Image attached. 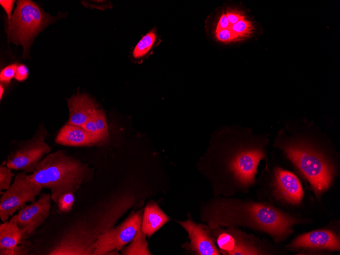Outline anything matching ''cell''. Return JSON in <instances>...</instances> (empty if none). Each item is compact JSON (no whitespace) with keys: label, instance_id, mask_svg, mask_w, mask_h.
<instances>
[{"label":"cell","instance_id":"1","mask_svg":"<svg viewBox=\"0 0 340 255\" xmlns=\"http://www.w3.org/2000/svg\"><path fill=\"white\" fill-rule=\"evenodd\" d=\"M232 134L226 128L214 130L196 168L210 183L214 196L247 193L256 183L258 166L265 157L257 139Z\"/></svg>","mask_w":340,"mask_h":255},{"label":"cell","instance_id":"2","mask_svg":"<svg viewBox=\"0 0 340 255\" xmlns=\"http://www.w3.org/2000/svg\"><path fill=\"white\" fill-rule=\"evenodd\" d=\"M199 212L201 221L210 229L247 228L269 234L276 242L285 240L300 222L267 203L221 196L202 202Z\"/></svg>","mask_w":340,"mask_h":255},{"label":"cell","instance_id":"3","mask_svg":"<svg viewBox=\"0 0 340 255\" xmlns=\"http://www.w3.org/2000/svg\"><path fill=\"white\" fill-rule=\"evenodd\" d=\"M90 173L87 164L65 150H59L47 154L33 173L26 175V178L35 185L49 189L52 201L57 204L63 195L74 194Z\"/></svg>","mask_w":340,"mask_h":255},{"label":"cell","instance_id":"4","mask_svg":"<svg viewBox=\"0 0 340 255\" xmlns=\"http://www.w3.org/2000/svg\"><path fill=\"white\" fill-rule=\"evenodd\" d=\"M53 19L34 2L18 1L11 18L7 22L6 31L8 40L16 45H21L23 56L26 58L35 37L51 23Z\"/></svg>","mask_w":340,"mask_h":255},{"label":"cell","instance_id":"5","mask_svg":"<svg viewBox=\"0 0 340 255\" xmlns=\"http://www.w3.org/2000/svg\"><path fill=\"white\" fill-rule=\"evenodd\" d=\"M288 157L310 183L316 195H319L330 186L332 169L320 153L302 144L289 145L284 148Z\"/></svg>","mask_w":340,"mask_h":255},{"label":"cell","instance_id":"6","mask_svg":"<svg viewBox=\"0 0 340 255\" xmlns=\"http://www.w3.org/2000/svg\"><path fill=\"white\" fill-rule=\"evenodd\" d=\"M205 228L223 255L267 254L264 242L253 234H248L235 227L210 229Z\"/></svg>","mask_w":340,"mask_h":255},{"label":"cell","instance_id":"7","mask_svg":"<svg viewBox=\"0 0 340 255\" xmlns=\"http://www.w3.org/2000/svg\"><path fill=\"white\" fill-rule=\"evenodd\" d=\"M26 173H17L10 187L1 192L0 197V219L5 222L10 219L16 211L33 203L39 196L42 188L33 184L26 178Z\"/></svg>","mask_w":340,"mask_h":255},{"label":"cell","instance_id":"8","mask_svg":"<svg viewBox=\"0 0 340 255\" xmlns=\"http://www.w3.org/2000/svg\"><path fill=\"white\" fill-rule=\"evenodd\" d=\"M46 132H37L8 156L4 164L12 169L32 173L40 161L50 153V147L45 142Z\"/></svg>","mask_w":340,"mask_h":255},{"label":"cell","instance_id":"9","mask_svg":"<svg viewBox=\"0 0 340 255\" xmlns=\"http://www.w3.org/2000/svg\"><path fill=\"white\" fill-rule=\"evenodd\" d=\"M141 213L139 211L131 215L119 225L99 236L94 245L93 255L111 253L131 242L141 228Z\"/></svg>","mask_w":340,"mask_h":255},{"label":"cell","instance_id":"10","mask_svg":"<svg viewBox=\"0 0 340 255\" xmlns=\"http://www.w3.org/2000/svg\"><path fill=\"white\" fill-rule=\"evenodd\" d=\"M50 193H42L37 200L19 210L10 219L15 221L25 231L27 239L48 218L51 209Z\"/></svg>","mask_w":340,"mask_h":255},{"label":"cell","instance_id":"11","mask_svg":"<svg viewBox=\"0 0 340 255\" xmlns=\"http://www.w3.org/2000/svg\"><path fill=\"white\" fill-rule=\"evenodd\" d=\"M177 222L186 231L189 242L182 246L195 255H220L214 241L207 232L204 223L195 222L189 215L188 219Z\"/></svg>","mask_w":340,"mask_h":255},{"label":"cell","instance_id":"12","mask_svg":"<svg viewBox=\"0 0 340 255\" xmlns=\"http://www.w3.org/2000/svg\"><path fill=\"white\" fill-rule=\"evenodd\" d=\"M290 246L295 249L339 250V240L331 231L319 230L300 235Z\"/></svg>","mask_w":340,"mask_h":255},{"label":"cell","instance_id":"13","mask_svg":"<svg viewBox=\"0 0 340 255\" xmlns=\"http://www.w3.org/2000/svg\"><path fill=\"white\" fill-rule=\"evenodd\" d=\"M274 176L277 194L289 203L299 204L303 199L304 192L297 177L293 173L279 167L275 169Z\"/></svg>","mask_w":340,"mask_h":255},{"label":"cell","instance_id":"14","mask_svg":"<svg viewBox=\"0 0 340 255\" xmlns=\"http://www.w3.org/2000/svg\"><path fill=\"white\" fill-rule=\"evenodd\" d=\"M69 111L68 124L82 126L98 109L96 100L85 93L79 92L67 99Z\"/></svg>","mask_w":340,"mask_h":255},{"label":"cell","instance_id":"15","mask_svg":"<svg viewBox=\"0 0 340 255\" xmlns=\"http://www.w3.org/2000/svg\"><path fill=\"white\" fill-rule=\"evenodd\" d=\"M55 142L60 145L73 146H90L103 143L102 140L82 126L67 123L60 130Z\"/></svg>","mask_w":340,"mask_h":255},{"label":"cell","instance_id":"16","mask_svg":"<svg viewBox=\"0 0 340 255\" xmlns=\"http://www.w3.org/2000/svg\"><path fill=\"white\" fill-rule=\"evenodd\" d=\"M170 220L158 205L152 201L148 203L145 208L141 229L150 237Z\"/></svg>","mask_w":340,"mask_h":255},{"label":"cell","instance_id":"17","mask_svg":"<svg viewBox=\"0 0 340 255\" xmlns=\"http://www.w3.org/2000/svg\"><path fill=\"white\" fill-rule=\"evenodd\" d=\"M27 240L25 231L20 229L12 219L0 224V248H10Z\"/></svg>","mask_w":340,"mask_h":255},{"label":"cell","instance_id":"18","mask_svg":"<svg viewBox=\"0 0 340 255\" xmlns=\"http://www.w3.org/2000/svg\"><path fill=\"white\" fill-rule=\"evenodd\" d=\"M156 34L154 29L145 35L132 50L130 59L133 63L141 64L150 54L156 41Z\"/></svg>","mask_w":340,"mask_h":255},{"label":"cell","instance_id":"19","mask_svg":"<svg viewBox=\"0 0 340 255\" xmlns=\"http://www.w3.org/2000/svg\"><path fill=\"white\" fill-rule=\"evenodd\" d=\"M145 234L141 228L138 230L131 243L122 250V254L125 255H150Z\"/></svg>","mask_w":340,"mask_h":255},{"label":"cell","instance_id":"20","mask_svg":"<svg viewBox=\"0 0 340 255\" xmlns=\"http://www.w3.org/2000/svg\"><path fill=\"white\" fill-rule=\"evenodd\" d=\"M229 29L234 34L236 41L249 37L254 30L251 21L245 18L231 25Z\"/></svg>","mask_w":340,"mask_h":255},{"label":"cell","instance_id":"21","mask_svg":"<svg viewBox=\"0 0 340 255\" xmlns=\"http://www.w3.org/2000/svg\"><path fill=\"white\" fill-rule=\"evenodd\" d=\"M93 118L97 130L104 142H106L109 138V132L104 110L99 108L97 109L93 114Z\"/></svg>","mask_w":340,"mask_h":255},{"label":"cell","instance_id":"22","mask_svg":"<svg viewBox=\"0 0 340 255\" xmlns=\"http://www.w3.org/2000/svg\"><path fill=\"white\" fill-rule=\"evenodd\" d=\"M33 247L31 242L27 240L13 247L0 248L1 255H25L28 254Z\"/></svg>","mask_w":340,"mask_h":255},{"label":"cell","instance_id":"23","mask_svg":"<svg viewBox=\"0 0 340 255\" xmlns=\"http://www.w3.org/2000/svg\"><path fill=\"white\" fill-rule=\"evenodd\" d=\"M12 169L4 164L0 166V191L7 190L12 183V179L15 175L12 172Z\"/></svg>","mask_w":340,"mask_h":255},{"label":"cell","instance_id":"24","mask_svg":"<svg viewBox=\"0 0 340 255\" xmlns=\"http://www.w3.org/2000/svg\"><path fill=\"white\" fill-rule=\"evenodd\" d=\"M74 202V196L73 193H68L63 195L60 198L56 204L61 212L68 213L71 210Z\"/></svg>","mask_w":340,"mask_h":255},{"label":"cell","instance_id":"25","mask_svg":"<svg viewBox=\"0 0 340 255\" xmlns=\"http://www.w3.org/2000/svg\"><path fill=\"white\" fill-rule=\"evenodd\" d=\"M18 65L16 63L10 64L5 67L0 73L1 83H9L11 80L15 76Z\"/></svg>","mask_w":340,"mask_h":255},{"label":"cell","instance_id":"26","mask_svg":"<svg viewBox=\"0 0 340 255\" xmlns=\"http://www.w3.org/2000/svg\"><path fill=\"white\" fill-rule=\"evenodd\" d=\"M225 13L230 24V26L238 21L246 18L244 12L237 9H227Z\"/></svg>","mask_w":340,"mask_h":255},{"label":"cell","instance_id":"27","mask_svg":"<svg viewBox=\"0 0 340 255\" xmlns=\"http://www.w3.org/2000/svg\"><path fill=\"white\" fill-rule=\"evenodd\" d=\"M214 34L216 39L220 42L229 43L236 41L234 34L229 29L221 30Z\"/></svg>","mask_w":340,"mask_h":255},{"label":"cell","instance_id":"28","mask_svg":"<svg viewBox=\"0 0 340 255\" xmlns=\"http://www.w3.org/2000/svg\"><path fill=\"white\" fill-rule=\"evenodd\" d=\"M94 114V113H93ZM82 127L87 131L93 134L96 137L100 139L103 143L100 134L97 130L93 118V114L91 116L89 120L82 126Z\"/></svg>","mask_w":340,"mask_h":255},{"label":"cell","instance_id":"29","mask_svg":"<svg viewBox=\"0 0 340 255\" xmlns=\"http://www.w3.org/2000/svg\"><path fill=\"white\" fill-rule=\"evenodd\" d=\"M230 27V24L225 12H223L216 24L214 34L221 30L228 29Z\"/></svg>","mask_w":340,"mask_h":255},{"label":"cell","instance_id":"30","mask_svg":"<svg viewBox=\"0 0 340 255\" xmlns=\"http://www.w3.org/2000/svg\"><path fill=\"white\" fill-rule=\"evenodd\" d=\"M29 75V69L27 67L23 64L18 65L14 78L18 81H23L25 80Z\"/></svg>","mask_w":340,"mask_h":255},{"label":"cell","instance_id":"31","mask_svg":"<svg viewBox=\"0 0 340 255\" xmlns=\"http://www.w3.org/2000/svg\"><path fill=\"white\" fill-rule=\"evenodd\" d=\"M15 3V1L13 0H1L0 4L2 7L3 8L5 11L7 16L8 20H10L11 18L12 15L11 12L12 8Z\"/></svg>","mask_w":340,"mask_h":255},{"label":"cell","instance_id":"32","mask_svg":"<svg viewBox=\"0 0 340 255\" xmlns=\"http://www.w3.org/2000/svg\"><path fill=\"white\" fill-rule=\"evenodd\" d=\"M4 86H3L2 83H1L0 84V99L1 100L2 98V96L4 94Z\"/></svg>","mask_w":340,"mask_h":255}]
</instances>
